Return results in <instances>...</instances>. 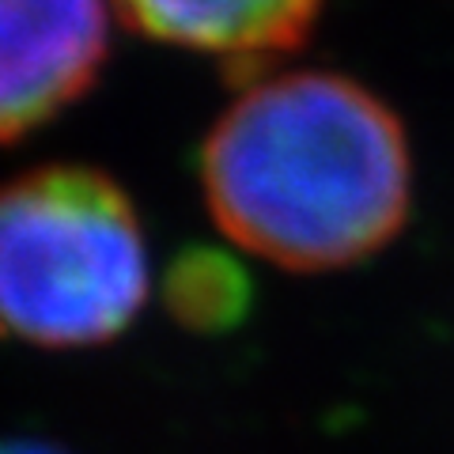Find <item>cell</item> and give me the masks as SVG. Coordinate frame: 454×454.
Here are the masks:
<instances>
[{
    "label": "cell",
    "mask_w": 454,
    "mask_h": 454,
    "mask_svg": "<svg viewBox=\"0 0 454 454\" xmlns=\"http://www.w3.org/2000/svg\"><path fill=\"white\" fill-rule=\"evenodd\" d=\"M201 182L220 231L292 273L372 258L402 231L413 160L397 114L337 73H280L212 125Z\"/></svg>",
    "instance_id": "1"
},
{
    "label": "cell",
    "mask_w": 454,
    "mask_h": 454,
    "mask_svg": "<svg viewBox=\"0 0 454 454\" xmlns=\"http://www.w3.org/2000/svg\"><path fill=\"white\" fill-rule=\"evenodd\" d=\"M148 295L137 212L106 175L46 167L0 190V330L35 345L121 333Z\"/></svg>",
    "instance_id": "2"
},
{
    "label": "cell",
    "mask_w": 454,
    "mask_h": 454,
    "mask_svg": "<svg viewBox=\"0 0 454 454\" xmlns=\"http://www.w3.org/2000/svg\"><path fill=\"white\" fill-rule=\"evenodd\" d=\"M103 57L106 0H0V140L80 98Z\"/></svg>",
    "instance_id": "3"
},
{
    "label": "cell",
    "mask_w": 454,
    "mask_h": 454,
    "mask_svg": "<svg viewBox=\"0 0 454 454\" xmlns=\"http://www.w3.org/2000/svg\"><path fill=\"white\" fill-rule=\"evenodd\" d=\"M137 31L186 50L269 57L310 35L322 0H118Z\"/></svg>",
    "instance_id": "4"
},
{
    "label": "cell",
    "mask_w": 454,
    "mask_h": 454,
    "mask_svg": "<svg viewBox=\"0 0 454 454\" xmlns=\"http://www.w3.org/2000/svg\"><path fill=\"white\" fill-rule=\"evenodd\" d=\"M170 310L197 330H227L247 315L250 280L231 258L216 250H193L178 258L167 280Z\"/></svg>",
    "instance_id": "5"
},
{
    "label": "cell",
    "mask_w": 454,
    "mask_h": 454,
    "mask_svg": "<svg viewBox=\"0 0 454 454\" xmlns=\"http://www.w3.org/2000/svg\"><path fill=\"white\" fill-rule=\"evenodd\" d=\"M0 454H57V450L42 443H0Z\"/></svg>",
    "instance_id": "6"
}]
</instances>
